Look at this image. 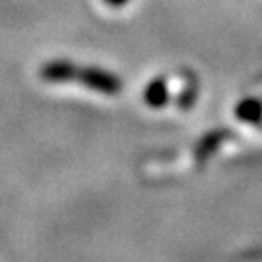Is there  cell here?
<instances>
[{"label": "cell", "mask_w": 262, "mask_h": 262, "mask_svg": "<svg viewBox=\"0 0 262 262\" xmlns=\"http://www.w3.org/2000/svg\"><path fill=\"white\" fill-rule=\"evenodd\" d=\"M146 99L151 107H161L167 99V88H165V82L163 80H156L154 84L148 88L146 92Z\"/></svg>", "instance_id": "obj_1"}, {"label": "cell", "mask_w": 262, "mask_h": 262, "mask_svg": "<svg viewBox=\"0 0 262 262\" xmlns=\"http://www.w3.org/2000/svg\"><path fill=\"white\" fill-rule=\"evenodd\" d=\"M237 115L249 122H258L262 115V105L256 101V99H249V101H243L237 109Z\"/></svg>", "instance_id": "obj_2"}, {"label": "cell", "mask_w": 262, "mask_h": 262, "mask_svg": "<svg viewBox=\"0 0 262 262\" xmlns=\"http://www.w3.org/2000/svg\"><path fill=\"white\" fill-rule=\"evenodd\" d=\"M109 2H111V4H122L124 0H109Z\"/></svg>", "instance_id": "obj_3"}]
</instances>
